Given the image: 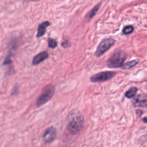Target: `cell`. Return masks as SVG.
Wrapping results in <instances>:
<instances>
[{"instance_id": "6da1fadb", "label": "cell", "mask_w": 147, "mask_h": 147, "mask_svg": "<svg viewBox=\"0 0 147 147\" xmlns=\"http://www.w3.org/2000/svg\"><path fill=\"white\" fill-rule=\"evenodd\" d=\"M84 118L82 114L76 110L71 111L68 119V129L73 134L78 133L83 127Z\"/></svg>"}, {"instance_id": "7a4b0ae2", "label": "cell", "mask_w": 147, "mask_h": 147, "mask_svg": "<svg viewBox=\"0 0 147 147\" xmlns=\"http://www.w3.org/2000/svg\"><path fill=\"white\" fill-rule=\"evenodd\" d=\"M55 93V87L49 84L46 86L42 91L40 95L37 99L36 105L38 107L45 105L53 96Z\"/></svg>"}, {"instance_id": "3957f363", "label": "cell", "mask_w": 147, "mask_h": 147, "mask_svg": "<svg viewBox=\"0 0 147 147\" xmlns=\"http://www.w3.org/2000/svg\"><path fill=\"white\" fill-rule=\"evenodd\" d=\"M126 57V53L123 51H118L114 53L107 61V66L109 68L121 67Z\"/></svg>"}, {"instance_id": "277c9868", "label": "cell", "mask_w": 147, "mask_h": 147, "mask_svg": "<svg viewBox=\"0 0 147 147\" xmlns=\"http://www.w3.org/2000/svg\"><path fill=\"white\" fill-rule=\"evenodd\" d=\"M115 43V40L113 38H109L103 40L98 45L95 55L97 57H99L109 49Z\"/></svg>"}, {"instance_id": "5b68a950", "label": "cell", "mask_w": 147, "mask_h": 147, "mask_svg": "<svg viewBox=\"0 0 147 147\" xmlns=\"http://www.w3.org/2000/svg\"><path fill=\"white\" fill-rule=\"evenodd\" d=\"M116 73L113 71H103L93 75L90 80L92 82H101L109 80L113 78Z\"/></svg>"}, {"instance_id": "8992f818", "label": "cell", "mask_w": 147, "mask_h": 147, "mask_svg": "<svg viewBox=\"0 0 147 147\" xmlns=\"http://www.w3.org/2000/svg\"><path fill=\"white\" fill-rule=\"evenodd\" d=\"M56 129L54 127L51 126L48 128L42 136L44 141L46 143H50L52 142L56 136Z\"/></svg>"}, {"instance_id": "52a82bcc", "label": "cell", "mask_w": 147, "mask_h": 147, "mask_svg": "<svg viewBox=\"0 0 147 147\" xmlns=\"http://www.w3.org/2000/svg\"><path fill=\"white\" fill-rule=\"evenodd\" d=\"M133 105L135 107H146L147 106V95L140 94L136 96L133 101Z\"/></svg>"}, {"instance_id": "ba28073f", "label": "cell", "mask_w": 147, "mask_h": 147, "mask_svg": "<svg viewBox=\"0 0 147 147\" xmlns=\"http://www.w3.org/2000/svg\"><path fill=\"white\" fill-rule=\"evenodd\" d=\"M48 57V53L47 51L41 52L37 55H36L32 61V64L33 65H37L44 61Z\"/></svg>"}, {"instance_id": "9c48e42d", "label": "cell", "mask_w": 147, "mask_h": 147, "mask_svg": "<svg viewBox=\"0 0 147 147\" xmlns=\"http://www.w3.org/2000/svg\"><path fill=\"white\" fill-rule=\"evenodd\" d=\"M50 22L48 21H44L40 24L38 27L37 29V37L39 38L42 37L45 33L46 28L50 25Z\"/></svg>"}, {"instance_id": "30bf717a", "label": "cell", "mask_w": 147, "mask_h": 147, "mask_svg": "<svg viewBox=\"0 0 147 147\" xmlns=\"http://www.w3.org/2000/svg\"><path fill=\"white\" fill-rule=\"evenodd\" d=\"M100 4L101 3H98L95 7H94L86 15V19H87V20H90L95 15V14L96 13V12L98 11V10H99L100 6Z\"/></svg>"}, {"instance_id": "8fae6325", "label": "cell", "mask_w": 147, "mask_h": 147, "mask_svg": "<svg viewBox=\"0 0 147 147\" xmlns=\"http://www.w3.org/2000/svg\"><path fill=\"white\" fill-rule=\"evenodd\" d=\"M139 60L138 59H134V60H133L131 61H128L127 63L123 64L122 66H121V68L122 69H129V68H131L132 67H133L134 66H135L136 65H137L138 63Z\"/></svg>"}, {"instance_id": "7c38bea8", "label": "cell", "mask_w": 147, "mask_h": 147, "mask_svg": "<svg viewBox=\"0 0 147 147\" xmlns=\"http://www.w3.org/2000/svg\"><path fill=\"white\" fill-rule=\"evenodd\" d=\"M137 89L136 87H133L129 88V90L126 92L125 96L127 98H133L137 94Z\"/></svg>"}, {"instance_id": "4fadbf2b", "label": "cell", "mask_w": 147, "mask_h": 147, "mask_svg": "<svg viewBox=\"0 0 147 147\" xmlns=\"http://www.w3.org/2000/svg\"><path fill=\"white\" fill-rule=\"evenodd\" d=\"M134 30V28L131 25H127L126 26H125L123 29V33L124 34H129L131 33H132Z\"/></svg>"}, {"instance_id": "5bb4252c", "label": "cell", "mask_w": 147, "mask_h": 147, "mask_svg": "<svg viewBox=\"0 0 147 147\" xmlns=\"http://www.w3.org/2000/svg\"><path fill=\"white\" fill-rule=\"evenodd\" d=\"M48 46L51 48H55L57 45V43L56 41L52 38H49L48 40Z\"/></svg>"}, {"instance_id": "9a60e30c", "label": "cell", "mask_w": 147, "mask_h": 147, "mask_svg": "<svg viewBox=\"0 0 147 147\" xmlns=\"http://www.w3.org/2000/svg\"><path fill=\"white\" fill-rule=\"evenodd\" d=\"M11 60L10 58V55H9L8 56H7L3 63V65H7V64H10V63H11Z\"/></svg>"}, {"instance_id": "2e32d148", "label": "cell", "mask_w": 147, "mask_h": 147, "mask_svg": "<svg viewBox=\"0 0 147 147\" xmlns=\"http://www.w3.org/2000/svg\"><path fill=\"white\" fill-rule=\"evenodd\" d=\"M61 45H62L64 48H68V47H70L71 44H70V42H69L68 41H64V42H62Z\"/></svg>"}, {"instance_id": "e0dca14e", "label": "cell", "mask_w": 147, "mask_h": 147, "mask_svg": "<svg viewBox=\"0 0 147 147\" xmlns=\"http://www.w3.org/2000/svg\"><path fill=\"white\" fill-rule=\"evenodd\" d=\"M143 121L144 122L147 123V117H145L144 118H143Z\"/></svg>"}, {"instance_id": "ac0fdd59", "label": "cell", "mask_w": 147, "mask_h": 147, "mask_svg": "<svg viewBox=\"0 0 147 147\" xmlns=\"http://www.w3.org/2000/svg\"><path fill=\"white\" fill-rule=\"evenodd\" d=\"M27 1H38L39 0H27Z\"/></svg>"}]
</instances>
